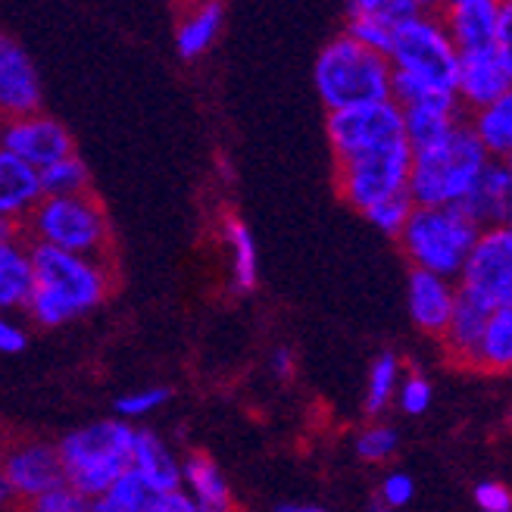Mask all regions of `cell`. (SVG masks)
<instances>
[{
  "mask_svg": "<svg viewBox=\"0 0 512 512\" xmlns=\"http://www.w3.org/2000/svg\"><path fill=\"white\" fill-rule=\"evenodd\" d=\"M272 369H275V375H281V378H291L294 375V353L288 350V347H281V350H275V356H272Z\"/></svg>",
  "mask_w": 512,
  "mask_h": 512,
  "instance_id": "7bdbcfd3",
  "label": "cell"
},
{
  "mask_svg": "<svg viewBox=\"0 0 512 512\" xmlns=\"http://www.w3.org/2000/svg\"><path fill=\"white\" fill-rule=\"evenodd\" d=\"M7 503H13V497H10V491H7V484L0 481V506H7Z\"/></svg>",
  "mask_w": 512,
  "mask_h": 512,
  "instance_id": "bcb514c9",
  "label": "cell"
},
{
  "mask_svg": "<svg viewBox=\"0 0 512 512\" xmlns=\"http://www.w3.org/2000/svg\"><path fill=\"white\" fill-rule=\"evenodd\" d=\"M484 166H488V153L481 150L463 119L447 141L413 153L406 194L413 207H456Z\"/></svg>",
  "mask_w": 512,
  "mask_h": 512,
  "instance_id": "5b68a950",
  "label": "cell"
},
{
  "mask_svg": "<svg viewBox=\"0 0 512 512\" xmlns=\"http://www.w3.org/2000/svg\"><path fill=\"white\" fill-rule=\"evenodd\" d=\"M394 400H397V406L403 409L406 416H422L425 409L431 406V400H434L431 381L422 372H403Z\"/></svg>",
  "mask_w": 512,
  "mask_h": 512,
  "instance_id": "836d02e7",
  "label": "cell"
},
{
  "mask_svg": "<svg viewBox=\"0 0 512 512\" xmlns=\"http://www.w3.org/2000/svg\"><path fill=\"white\" fill-rule=\"evenodd\" d=\"M225 25V10L219 4H200L191 7L182 22L175 25V50L182 60H197L216 44Z\"/></svg>",
  "mask_w": 512,
  "mask_h": 512,
  "instance_id": "7402d4cb",
  "label": "cell"
},
{
  "mask_svg": "<svg viewBox=\"0 0 512 512\" xmlns=\"http://www.w3.org/2000/svg\"><path fill=\"white\" fill-rule=\"evenodd\" d=\"M169 397H172V391L163 388V384H160V388H144V391L119 397L116 400V413L122 416V422L125 419H138V416L153 413V409H160L163 403H169Z\"/></svg>",
  "mask_w": 512,
  "mask_h": 512,
  "instance_id": "d590c367",
  "label": "cell"
},
{
  "mask_svg": "<svg viewBox=\"0 0 512 512\" xmlns=\"http://www.w3.org/2000/svg\"><path fill=\"white\" fill-rule=\"evenodd\" d=\"M157 512H203L185 491H172L166 497H160V509Z\"/></svg>",
  "mask_w": 512,
  "mask_h": 512,
  "instance_id": "60d3db41",
  "label": "cell"
},
{
  "mask_svg": "<svg viewBox=\"0 0 512 512\" xmlns=\"http://www.w3.org/2000/svg\"><path fill=\"white\" fill-rule=\"evenodd\" d=\"M353 447H356V456H360L363 463H388L400 447V434L394 425L375 422V425L360 431V438H356Z\"/></svg>",
  "mask_w": 512,
  "mask_h": 512,
  "instance_id": "1f68e13d",
  "label": "cell"
},
{
  "mask_svg": "<svg viewBox=\"0 0 512 512\" xmlns=\"http://www.w3.org/2000/svg\"><path fill=\"white\" fill-rule=\"evenodd\" d=\"M413 497H416V481L409 478L406 472H391L388 478L381 481V497H378V503L384 506V509H403V506H409L413 503Z\"/></svg>",
  "mask_w": 512,
  "mask_h": 512,
  "instance_id": "74e56055",
  "label": "cell"
},
{
  "mask_svg": "<svg viewBox=\"0 0 512 512\" xmlns=\"http://www.w3.org/2000/svg\"><path fill=\"white\" fill-rule=\"evenodd\" d=\"M497 47H512V7L500 4V16H497Z\"/></svg>",
  "mask_w": 512,
  "mask_h": 512,
  "instance_id": "b9f144b4",
  "label": "cell"
},
{
  "mask_svg": "<svg viewBox=\"0 0 512 512\" xmlns=\"http://www.w3.org/2000/svg\"><path fill=\"white\" fill-rule=\"evenodd\" d=\"M132 472L160 497L182 491V459H178L175 450L153 431H135Z\"/></svg>",
  "mask_w": 512,
  "mask_h": 512,
  "instance_id": "ac0fdd59",
  "label": "cell"
},
{
  "mask_svg": "<svg viewBox=\"0 0 512 512\" xmlns=\"http://www.w3.org/2000/svg\"><path fill=\"white\" fill-rule=\"evenodd\" d=\"M0 147L13 153V157L22 160L25 166H32L35 172L54 166L75 153V144H72V135L66 132V125L47 113H32V116L4 122Z\"/></svg>",
  "mask_w": 512,
  "mask_h": 512,
  "instance_id": "4fadbf2b",
  "label": "cell"
},
{
  "mask_svg": "<svg viewBox=\"0 0 512 512\" xmlns=\"http://www.w3.org/2000/svg\"><path fill=\"white\" fill-rule=\"evenodd\" d=\"M397 241L413 269L456 281L478 241V228L459 213V207H413Z\"/></svg>",
  "mask_w": 512,
  "mask_h": 512,
  "instance_id": "8992f818",
  "label": "cell"
},
{
  "mask_svg": "<svg viewBox=\"0 0 512 512\" xmlns=\"http://www.w3.org/2000/svg\"><path fill=\"white\" fill-rule=\"evenodd\" d=\"M35 291V275L29 260V241L16 238L0 247V316L19 313L29 306Z\"/></svg>",
  "mask_w": 512,
  "mask_h": 512,
  "instance_id": "44dd1931",
  "label": "cell"
},
{
  "mask_svg": "<svg viewBox=\"0 0 512 512\" xmlns=\"http://www.w3.org/2000/svg\"><path fill=\"white\" fill-rule=\"evenodd\" d=\"M38 172L0 147V219L22 225L38 207Z\"/></svg>",
  "mask_w": 512,
  "mask_h": 512,
  "instance_id": "d6986e66",
  "label": "cell"
},
{
  "mask_svg": "<svg viewBox=\"0 0 512 512\" xmlns=\"http://www.w3.org/2000/svg\"><path fill=\"white\" fill-rule=\"evenodd\" d=\"M135 428L122 419H100L69 431L57 444L63 481L82 497L97 500L132 469Z\"/></svg>",
  "mask_w": 512,
  "mask_h": 512,
  "instance_id": "3957f363",
  "label": "cell"
},
{
  "mask_svg": "<svg viewBox=\"0 0 512 512\" xmlns=\"http://www.w3.org/2000/svg\"><path fill=\"white\" fill-rule=\"evenodd\" d=\"M41 113V79L25 47L0 32V122Z\"/></svg>",
  "mask_w": 512,
  "mask_h": 512,
  "instance_id": "5bb4252c",
  "label": "cell"
},
{
  "mask_svg": "<svg viewBox=\"0 0 512 512\" xmlns=\"http://www.w3.org/2000/svg\"><path fill=\"white\" fill-rule=\"evenodd\" d=\"M25 344H29V331L16 319L0 316V353H22Z\"/></svg>",
  "mask_w": 512,
  "mask_h": 512,
  "instance_id": "ab89813d",
  "label": "cell"
},
{
  "mask_svg": "<svg viewBox=\"0 0 512 512\" xmlns=\"http://www.w3.org/2000/svg\"><path fill=\"white\" fill-rule=\"evenodd\" d=\"M38 188H41V197H79L91 191V172L72 153V157L38 172Z\"/></svg>",
  "mask_w": 512,
  "mask_h": 512,
  "instance_id": "f546056e",
  "label": "cell"
},
{
  "mask_svg": "<svg viewBox=\"0 0 512 512\" xmlns=\"http://www.w3.org/2000/svg\"><path fill=\"white\" fill-rule=\"evenodd\" d=\"M16 238H22V225H16V222H7V219H0V247L10 244V241H16Z\"/></svg>",
  "mask_w": 512,
  "mask_h": 512,
  "instance_id": "ee69618b",
  "label": "cell"
},
{
  "mask_svg": "<svg viewBox=\"0 0 512 512\" xmlns=\"http://www.w3.org/2000/svg\"><path fill=\"white\" fill-rule=\"evenodd\" d=\"M22 238L72 256L113 266V228L94 191L79 197H41L22 222Z\"/></svg>",
  "mask_w": 512,
  "mask_h": 512,
  "instance_id": "7a4b0ae2",
  "label": "cell"
},
{
  "mask_svg": "<svg viewBox=\"0 0 512 512\" xmlns=\"http://www.w3.org/2000/svg\"><path fill=\"white\" fill-rule=\"evenodd\" d=\"M472 497L478 512H512V494L503 481H481Z\"/></svg>",
  "mask_w": 512,
  "mask_h": 512,
  "instance_id": "f35d334b",
  "label": "cell"
},
{
  "mask_svg": "<svg viewBox=\"0 0 512 512\" xmlns=\"http://www.w3.org/2000/svg\"><path fill=\"white\" fill-rule=\"evenodd\" d=\"M409 169H413V150H409L406 138H397L372 150L353 153L347 160H338L335 185L353 210L366 213L381 200L406 194Z\"/></svg>",
  "mask_w": 512,
  "mask_h": 512,
  "instance_id": "ba28073f",
  "label": "cell"
},
{
  "mask_svg": "<svg viewBox=\"0 0 512 512\" xmlns=\"http://www.w3.org/2000/svg\"><path fill=\"white\" fill-rule=\"evenodd\" d=\"M325 132H328V144L338 163V160L353 157V153H363L378 144L403 138V110L394 107L391 100H384V104H375V107L328 113Z\"/></svg>",
  "mask_w": 512,
  "mask_h": 512,
  "instance_id": "30bf717a",
  "label": "cell"
},
{
  "mask_svg": "<svg viewBox=\"0 0 512 512\" xmlns=\"http://www.w3.org/2000/svg\"><path fill=\"white\" fill-rule=\"evenodd\" d=\"M400 378H403V363L394 353L375 356V363L369 369V384H366V413L369 416H381L384 409L394 403Z\"/></svg>",
  "mask_w": 512,
  "mask_h": 512,
  "instance_id": "4dcf8cb0",
  "label": "cell"
},
{
  "mask_svg": "<svg viewBox=\"0 0 512 512\" xmlns=\"http://www.w3.org/2000/svg\"><path fill=\"white\" fill-rule=\"evenodd\" d=\"M222 238L232 250V278L238 291H253L256 288V275H260V266H256V244L250 228L238 219V216H225L222 219Z\"/></svg>",
  "mask_w": 512,
  "mask_h": 512,
  "instance_id": "4316f807",
  "label": "cell"
},
{
  "mask_svg": "<svg viewBox=\"0 0 512 512\" xmlns=\"http://www.w3.org/2000/svg\"><path fill=\"white\" fill-rule=\"evenodd\" d=\"M456 306V281L431 272H409V316L431 338H441Z\"/></svg>",
  "mask_w": 512,
  "mask_h": 512,
  "instance_id": "e0dca14e",
  "label": "cell"
},
{
  "mask_svg": "<svg viewBox=\"0 0 512 512\" xmlns=\"http://www.w3.org/2000/svg\"><path fill=\"white\" fill-rule=\"evenodd\" d=\"M438 16H441L444 29L450 35V41L456 44L459 54L497 47L494 44L497 16H500L497 0H456V4H447Z\"/></svg>",
  "mask_w": 512,
  "mask_h": 512,
  "instance_id": "2e32d148",
  "label": "cell"
},
{
  "mask_svg": "<svg viewBox=\"0 0 512 512\" xmlns=\"http://www.w3.org/2000/svg\"><path fill=\"white\" fill-rule=\"evenodd\" d=\"M409 213H413V200H409V194H397V197H391V200L375 203V207L366 210L363 216L378 228V232L397 238V235L403 232V225H406Z\"/></svg>",
  "mask_w": 512,
  "mask_h": 512,
  "instance_id": "d6a6232c",
  "label": "cell"
},
{
  "mask_svg": "<svg viewBox=\"0 0 512 512\" xmlns=\"http://www.w3.org/2000/svg\"><path fill=\"white\" fill-rule=\"evenodd\" d=\"M369 512H391V509H384V506H381V503H375V506H372V509H369Z\"/></svg>",
  "mask_w": 512,
  "mask_h": 512,
  "instance_id": "7dc6e473",
  "label": "cell"
},
{
  "mask_svg": "<svg viewBox=\"0 0 512 512\" xmlns=\"http://www.w3.org/2000/svg\"><path fill=\"white\" fill-rule=\"evenodd\" d=\"M475 369L503 375L512 369V306L509 310H497L488 316L478 341V360Z\"/></svg>",
  "mask_w": 512,
  "mask_h": 512,
  "instance_id": "484cf974",
  "label": "cell"
},
{
  "mask_svg": "<svg viewBox=\"0 0 512 512\" xmlns=\"http://www.w3.org/2000/svg\"><path fill=\"white\" fill-rule=\"evenodd\" d=\"M491 313H484L478 310L475 303L463 300L456 294V306H453V313H450V322L444 328V347L447 353L453 356L456 363H469L475 366L478 360V341H481V331H484V322H488Z\"/></svg>",
  "mask_w": 512,
  "mask_h": 512,
  "instance_id": "cb8c5ba5",
  "label": "cell"
},
{
  "mask_svg": "<svg viewBox=\"0 0 512 512\" xmlns=\"http://www.w3.org/2000/svg\"><path fill=\"white\" fill-rule=\"evenodd\" d=\"M456 294L484 313L512 306V228H484L456 275Z\"/></svg>",
  "mask_w": 512,
  "mask_h": 512,
  "instance_id": "9c48e42d",
  "label": "cell"
},
{
  "mask_svg": "<svg viewBox=\"0 0 512 512\" xmlns=\"http://www.w3.org/2000/svg\"><path fill=\"white\" fill-rule=\"evenodd\" d=\"M391 104L400 110H434V113H450V116H466L453 91L434 88L416 75L394 72L391 75Z\"/></svg>",
  "mask_w": 512,
  "mask_h": 512,
  "instance_id": "d4e9b609",
  "label": "cell"
},
{
  "mask_svg": "<svg viewBox=\"0 0 512 512\" xmlns=\"http://www.w3.org/2000/svg\"><path fill=\"white\" fill-rule=\"evenodd\" d=\"M0 132H4V122H0Z\"/></svg>",
  "mask_w": 512,
  "mask_h": 512,
  "instance_id": "c3c4849f",
  "label": "cell"
},
{
  "mask_svg": "<svg viewBox=\"0 0 512 512\" xmlns=\"http://www.w3.org/2000/svg\"><path fill=\"white\" fill-rule=\"evenodd\" d=\"M466 125L472 128L475 141L488 153V160L509 163L512 153V94L497 100L491 107H481L466 116Z\"/></svg>",
  "mask_w": 512,
  "mask_h": 512,
  "instance_id": "603a6c76",
  "label": "cell"
},
{
  "mask_svg": "<svg viewBox=\"0 0 512 512\" xmlns=\"http://www.w3.org/2000/svg\"><path fill=\"white\" fill-rule=\"evenodd\" d=\"M29 260L35 275V291L25 313L41 328H57L79 316H88L110 297L116 285L113 266L44 244H29Z\"/></svg>",
  "mask_w": 512,
  "mask_h": 512,
  "instance_id": "6da1fadb",
  "label": "cell"
},
{
  "mask_svg": "<svg viewBox=\"0 0 512 512\" xmlns=\"http://www.w3.org/2000/svg\"><path fill=\"white\" fill-rule=\"evenodd\" d=\"M88 509H91V500L82 497L75 488H69L66 481L44 491L41 497L29 500V512H88Z\"/></svg>",
  "mask_w": 512,
  "mask_h": 512,
  "instance_id": "e575fe53",
  "label": "cell"
},
{
  "mask_svg": "<svg viewBox=\"0 0 512 512\" xmlns=\"http://www.w3.org/2000/svg\"><path fill=\"white\" fill-rule=\"evenodd\" d=\"M182 491L203 512H235V497L228 478L207 453H191L182 459Z\"/></svg>",
  "mask_w": 512,
  "mask_h": 512,
  "instance_id": "ffe728a7",
  "label": "cell"
},
{
  "mask_svg": "<svg viewBox=\"0 0 512 512\" xmlns=\"http://www.w3.org/2000/svg\"><path fill=\"white\" fill-rule=\"evenodd\" d=\"M512 94V47H484L459 54L456 66V100L463 113L491 107Z\"/></svg>",
  "mask_w": 512,
  "mask_h": 512,
  "instance_id": "8fae6325",
  "label": "cell"
},
{
  "mask_svg": "<svg viewBox=\"0 0 512 512\" xmlns=\"http://www.w3.org/2000/svg\"><path fill=\"white\" fill-rule=\"evenodd\" d=\"M388 63L394 72L416 75V79L434 88L456 94L459 50L450 41L441 16L434 10H422L413 19L397 25L391 35V47H388Z\"/></svg>",
  "mask_w": 512,
  "mask_h": 512,
  "instance_id": "52a82bcc",
  "label": "cell"
},
{
  "mask_svg": "<svg viewBox=\"0 0 512 512\" xmlns=\"http://www.w3.org/2000/svg\"><path fill=\"white\" fill-rule=\"evenodd\" d=\"M0 481L7 484L13 500L29 503L44 491L63 484V466L57 444L47 441H16L0 450Z\"/></svg>",
  "mask_w": 512,
  "mask_h": 512,
  "instance_id": "7c38bea8",
  "label": "cell"
},
{
  "mask_svg": "<svg viewBox=\"0 0 512 512\" xmlns=\"http://www.w3.org/2000/svg\"><path fill=\"white\" fill-rule=\"evenodd\" d=\"M0 450H4V444H0Z\"/></svg>",
  "mask_w": 512,
  "mask_h": 512,
  "instance_id": "681fc988",
  "label": "cell"
},
{
  "mask_svg": "<svg viewBox=\"0 0 512 512\" xmlns=\"http://www.w3.org/2000/svg\"><path fill=\"white\" fill-rule=\"evenodd\" d=\"M360 7L369 10L372 16H378L381 22H388L391 29H397L400 22L413 19L416 13L425 10L419 0H360Z\"/></svg>",
  "mask_w": 512,
  "mask_h": 512,
  "instance_id": "8d00e7d4",
  "label": "cell"
},
{
  "mask_svg": "<svg viewBox=\"0 0 512 512\" xmlns=\"http://www.w3.org/2000/svg\"><path fill=\"white\" fill-rule=\"evenodd\" d=\"M478 232L484 228H503L512 216V166L503 160H488L466 191V197L456 203Z\"/></svg>",
  "mask_w": 512,
  "mask_h": 512,
  "instance_id": "9a60e30c",
  "label": "cell"
},
{
  "mask_svg": "<svg viewBox=\"0 0 512 512\" xmlns=\"http://www.w3.org/2000/svg\"><path fill=\"white\" fill-rule=\"evenodd\" d=\"M275 512H328V509L313 506V503H278Z\"/></svg>",
  "mask_w": 512,
  "mask_h": 512,
  "instance_id": "f6af8a7d",
  "label": "cell"
},
{
  "mask_svg": "<svg viewBox=\"0 0 512 512\" xmlns=\"http://www.w3.org/2000/svg\"><path fill=\"white\" fill-rule=\"evenodd\" d=\"M391 63L388 57L350 41L347 35L331 38L316 60V91L328 113L375 107L391 100Z\"/></svg>",
  "mask_w": 512,
  "mask_h": 512,
  "instance_id": "277c9868",
  "label": "cell"
},
{
  "mask_svg": "<svg viewBox=\"0 0 512 512\" xmlns=\"http://www.w3.org/2000/svg\"><path fill=\"white\" fill-rule=\"evenodd\" d=\"M466 116L434 113V110H403V138L413 153H422L428 147H438L453 135V128Z\"/></svg>",
  "mask_w": 512,
  "mask_h": 512,
  "instance_id": "83f0119b",
  "label": "cell"
},
{
  "mask_svg": "<svg viewBox=\"0 0 512 512\" xmlns=\"http://www.w3.org/2000/svg\"><path fill=\"white\" fill-rule=\"evenodd\" d=\"M157 509H160V494H153L147 484L128 469L104 497L91 500L88 512H157Z\"/></svg>",
  "mask_w": 512,
  "mask_h": 512,
  "instance_id": "f1b7e54d",
  "label": "cell"
}]
</instances>
